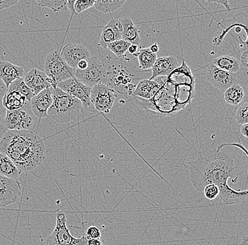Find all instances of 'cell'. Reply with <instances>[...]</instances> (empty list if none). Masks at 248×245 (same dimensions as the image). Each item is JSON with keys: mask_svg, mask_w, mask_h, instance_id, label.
<instances>
[{"mask_svg": "<svg viewBox=\"0 0 248 245\" xmlns=\"http://www.w3.org/2000/svg\"><path fill=\"white\" fill-rule=\"evenodd\" d=\"M0 152L7 155L21 172L28 173L44 161L46 146L33 131L6 130L0 139Z\"/></svg>", "mask_w": 248, "mask_h": 245, "instance_id": "cell-1", "label": "cell"}, {"mask_svg": "<svg viewBox=\"0 0 248 245\" xmlns=\"http://www.w3.org/2000/svg\"><path fill=\"white\" fill-rule=\"evenodd\" d=\"M190 180L195 190L202 192L209 184L218 189L228 185V180L235 176V169L232 157L220 150L199 151V157L188 163Z\"/></svg>", "mask_w": 248, "mask_h": 245, "instance_id": "cell-2", "label": "cell"}, {"mask_svg": "<svg viewBox=\"0 0 248 245\" xmlns=\"http://www.w3.org/2000/svg\"><path fill=\"white\" fill-rule=\"evenodd\" d=\"M52 104L48 110V118L60 125L72 122L81 109V103L57 87L52 88Z\"/></svg>", "mask_w": 248, "mask_h": 245, "instance_id": "cell-3", "label": "cell"}, {"mask_svg": "<svg viewBox=\"0 0 248 245\" xmlns=\"http://www.w3.org/2000/svg\"><path fill=\"white\" fill-rule=\"evenodd\" d=\"M74 77L82 83L93 88L97 84L108 86V76L105 63L97 57L91 56L88 60V66L83 70L77 69Z\"/></svg>", "mask_w": 248, "mask_h": 245, "instance_id": "cell-4", "label": "cell"}, {"mask_svg": "<svg viewBox=\"0 0 248 245\" xmlns=\"http://www.w3.org/2000/svg\"><path fill=\"white\" fill-rule=\"evenodd\" d=\"M66 222V214L62 212L57 213L55 227L46 237V245H86L88 239L85 235L80 237L73 236Z\"/></svg>", "mask_w": 248, "mask_h": 245, "instance_id": "cell-5", "label": "cell"}, {"mask_svg": "<svg viewBox=\"0 0 248 245\" xmlns=\"http://www.w3.org/2000/svg\"><path fill=\"white\" fill-rule=\"evenodd\" d=\"M44 72L48 78L58 83L74 78L75 71L63 61L58 50H54L46 56Z\"/></svg>", "mask_w": 248, "mask_h": 245, "instance_id": "cell-6", "label": "cell"}, {"mask_svg": "<svg viewBox=\"0 0 248 245\" xmlns=\"http://www.w3.org/2000/svg\"><path fill=\"white\" fill-rule=\"evenodd\" d=\"M57 88L73 96L81 103L82 107L88 111H96L91 101L92 88L88 87L78 81L75 77L57 83Z\"/></svg>", "mask_w": 248, "mask_h": 245, "instance_id": "cell-7", "label": "cell"}, {"mask_svg": "<svg viewBox=\"0 0 248 245\" xmlns=\"http://www.w3.org/2000/svg\"><path fill=\"white\" fill-rule=\"evenodd\" d=\"M26 106L16 111H6L5 116L2 121L3 126L6 130L32 131L34 127L33 117Z\"/></svg>", "mask_w": 248, "mask_h": 245, "instance_id": "cell-8", "label": "cell"}, {"mask_svg": "<svg viewBox=\"0 0 248 245\" xmlns=\"http://www.w3.org/2000/svg\"><path fill=\"white\" fill-rule=\"evenodd\" d=\"M116 98L112 88L105 84L93 86L91 93V101L95 111L108 114L111 111Z\"/></svg>", "mask_w": 248, "mask_h": 245, "instance_id": "cell-9", "label": "cell"}, {"mask_svg": "<svg viewBox=\"0 0 248 245\" xmlns=\"http://www.w3.org/2000/svg\"><path fill=\"white\" fill-rule=\"evenodd\" d=\"M206 75L209 83L221 92H225L232 85L238 83L237 74L221 70L212 64L207 66Z\"/></svg>", "mask_w": 248, "mask_h": 245, "instance_id": "cell-10", "label": "cell"}, {"mask_svg": "<svg viewBox=\"0 0 248 245\" xmlns=\"http://www.w3.org/2000/svg\"><path fill=\"white\" fill-rule=\"evenodd\" d=\"M23 81L28 87L32 91L34 96L46 88H56L57 86V82L48 78L44 71L35 68L26 74L23 77Z\"/></svg>", "mask_w": 248, "mask_h": 245, "instance_id": "cell-11", "label": "cell"}, {"mask_svg": "<svg viewBox=\"0 0 248 245\" xmlns=\"http://www.w3.org/2000/svg\"><path fill=\"white\" fill-rule=\"evenodd\" d=\"M21 195V184L18 180L0 175V209L16 202Z\"/></svg>", "mask_w": 248, "mask_h": 245, "instance_id": "cell-12", "label": "cell"}, {"mask_svg": "<svg viewBox=\"0 0 248 245\" xmlns=\"http://www.w3.org/2000/svg\"><path fill=\"white\" fill-rule=\"evenodd\" d=\"M60 54L63 61L74 71L77 70L78 64L80 61L88 60L91 57L88 49L83 45L77 43L66 45Z\"/></svg>", "mask_w": 248, "mask_h": 245, "instance_id": "cell-13", "label": "cell"}, {"mask_svg": "<svg viewBox=\"0 0 248 245\" xmlns=\"http://www.w3.org/2000/svg\"><path fill=\"white\" fill-rule=\"evenodd\" d=\"M29 103L31 112L37 118L48 117V110L52 104V88H46L34 96Z\"/></svg>", "mask_w": 248, "mask_h": 245, "instance_id": "cell-14", "label": "cell"}, {"mask_svg": "<svg viewBox=\"0 0 248 245\" xmlns=\"http://www.w3.org/2000/svg\"><path fill=\"white\" fill-rule=\"evenodd\" d=\"M122 33L123 29L120 19L111 18L102 29L98 46L104 49H107L110 43L116 40H122Z\"/></svg>", "mask_w": 248, "mask_h": 245, "instance_id": "cell-15", "label": "cell"}, {"mask_svg": "<svg viewBox=\"0 0 248 245\" xmlns=\"http://www.w3.org/2000/svg\"><path fill=\"white\" fill-rule=\"evenodd\" d=\"M177 59L174 56L157 57L152 67V76L150 80H154L157 77H169L178 67Z\"/></svg>", "mask_w": 248, "mask_h": 245, "instance_id": "cell-16", "label": "cell"}, {"mask_svg": "<svg viewBox=\"0 0 248 245\" xmlns=\"http://www.w3.org/2000/svg\"><path fill=\"white\" fill-rule=\"evenodd\" d=\"M26 75L24 69L7 61H0V79L8 88L16 79L23 78Z\"/></svg>", "mask_w": 248, "mask_h": 245, "instance_id": "cell-17", "label": "cell"}, {"mask_svg": "<svg viewBox=\"0 0 248 245\" xmlns=\"http://www.w3.org/2000/svg\"><path fill=\"white\" fill-rule=\"evenodd\" d=\"M161 87L162 84L156 79H142L136 85L131 96L133 97L142 98L146 100H151L157 94Z\"/></svg>", "mask_w": 248, "mask_h": 245, "instance_id": "cell-18", "label": "cell"}, {"mask_svg": "<svg viewBox=\"0 0 248 245\" xmlns=\"http://www.w3.org/2000/svg\"><path fill=\"white\" fill-rule=\"evenodd\" d=\"M29 103L26 98L17 91H7L2 99V105L6 111L21 109Z\"/></svg>", "mask_w": 248, "mask_h": 245, "instance_id": "cell-19", "label": "cell"}, {"mask_svg": "<svg viewBox=\"0 0 248 245\" xmlns=\"http://www.w3.org/2000/svg\"><path fill=\"white\" fill-rule=\"evenodd\" d=\"M248 191L232 190L229 184L219 189V196L226 204H235L247 201Z\"/></svg>", "mask_w": 248, "mask_h": 245, "instance_id": "cell-20", "label": "cell"}, {"mask_svg": "<svg viewBox=\"0 0 248 245\" xmlns=\"http://www.w3.org/2000/svg\"><path fill=\"white\" fill-rule=\"evenodd\" d=\"M123 29L122 39L129 42L131 45L139 46L141 43V38L140 37L139 29L135 26L133 21L129 18H122L120 19Z\"/></svg>", "mask_w": 248, "mask_h": 245, "instance_id": "cell-21", "label": "cell"}, {"mask_svg": "<svg viewBox=\"0 0 248 245\" xmlns=\"http://www.w3.org/2000/svg\"><path fill=\"white\" fill-rule=\"evenodd\" d=\"M22 172L7 155L0 152V175L9 179L18 180Z\"/></svg>", "mask_w": 248, "mask_h": 245, "instance_id": "cell-22", "label": "cell"}, {"mask_svg": "<svg viewBox=\"0 0 248 245\" xmlns=\"http://www.w3.org/2000/svg\"><path fill=\"white\" fill-rule=\"evenodd\" d=\"M214 66L227 72L237 74L240 71V66L238 59L232 55H223L212 60Z\"/></svg>", "mask_w": 248, "mask_h": 245, "instance_id": "cell-23", "label": "cell"}, {"mask_svg": "<svg viewBox=\"0 0 248 245\" xmlns=\"http://www.w3.org/2000/svg\"><path fill=\"white\" fill-rule=\"evenodd\" d=\"M246 98L244 89L238 83L232 85L224 92V99L226 103L232 106H237L242 103Z\"/></svg>", "mask_w": 248, "mask_h": 245, "instance_id": "cell-24", "label": "cell"}, {"mask_svg": "<svg viewBox=\"0 0 248 245\" xmlns=\"http://www.w3.org/2000/svg\"><path fill=\"white\" fill-rule=\"evenodd\" d=\"M134 56L139 60L140 68L143 70L152 69L157 59L156 54L151 52L148 48H142Z\"/></svg>", "mask_w": 248, "mask_h": 245, "instance_id": "cell-25", "label": "cell"}, {"mask_svg": "<svg viewBox=\"0 0 248 245\" xmlns=\"http://www.w3.org/2000/svg\"><path fill=\"white\" fill-rule=\"evenodd\" d=\"M125 2V0H97L94 2V7L102 13H111L119 10Z\"/></svg>", "mask_w": 248, "mask_h": 245, "instance_id": "cell-26", "label": "cell"}, {"mask_svg": "<svg viewBox=\"0 0 248 245\" xmlns=\"http://www.w3.org/2000/svg\"><path fill=\"white\" fill-rule=\"evenodd\" d=\"M17 91L22 94L27 99L28 101L30 103L31 99L34 96L33 93L30 88L28 87L27 85L23 81V78L16 79L15 82H12L9 87L7 88V91Z\"/></svg>", "mask_w": 248, "mask_h": 245, "instance_id": "cell-27", "label": "cell"}, {"mask_svg": "<svg viewBox=\"0 0 248 245\" xmlns=\"http://www.w3.org/2000/svg\"><path fill=\"white\" fill-rule=\"evenodd\" d=\"M37 3L40 7L52 9L55 12L68 10L67 0H38Z\"/></svg>", "mask_w": 248, "mask_h": 245, "instance_id": "cell-28", "label": "cell"}, {"mask_svg": "<svg viewBox=\"0 0 248 245\" xmlns=\"http://www.w3.org/2000/svg\"><path fill=\"white\" fill-rule=\"evenodd\" d=\"M131 43L125 40H119L113 42L108 45V49L118 57H122L128 52V48L131 46Z\"/></svg>", "mask_w": 248, "mask_h": 245, "instance_id": "cell-29", "label": "cell"}, {"mask_svg": "<svg viewBox=\"0 0 248 245\" xmlns=\"http://www.w3.org/2000/svg\"><path fill=\"white\" fill-rule=\"evenodd\" d=\"M248 103H241L238 107L235 114V119L237 123L240 125H245L248 123Z\"/></svg>", "mask_w": 248, "mask_h": 245, "instance_id": "cell-30", "label": "cell"}, {"mask_svg": "<svg viewBox=\"0 0 248 245\" xmlns=\"http://www.w3.org/2000/svg\"><path fill=\"white\" fill-rule=\"evenodd\" d=\"M95 1L93 0H77L74 4V10L76 15L82 13L87 9L94 7Z\"/></svg>", "mask_w": 248, "mask_h": 245, "instance_id": "cell-31", "label": "cell"}, {"mask_svg": "<svg viewBox=\"0 0 248 245\" xmlns=\"http://www.w3.org/2000/svg\"><path fill=\"white\" fill-rule=\"evenodd\" d=\"M248 46L247 43H245L244 46L241 48L240 50V55L239 58L238 59L240 66V70L245 71L246 74L248 72Z\"/></svg>", "mask_w": 248, "mask_h": 245, "instance_id": "cell-32", "label": "cell"}, {"mask_svg": "<svg viewBox=\"0 0 248 245\" xmlns=\"http://www.w3.org/2000/svg\"><path fill=\"white\" fill-rule=\"evenodd\" d=\"M202 192L204 196L211 201L216 199L219 196V189L215 184H209L206 186Z\"/></svg>", "mask_w": 248, "mask_h": 245, "instance_id": "cell-33", "label": "cell"}, {"mask_svg": "<svg viewBox=\"0 0 248 245\" xmlns=\"http://www.w3.org/2000/svg\"><path fill=\"white\" fill-rule=\"evenodd\" d=\"M7 88L6 87L4 83H3L2 81L0 79V118L4 119V116H5L6 110L4 109L2 105V99L4 96L7 93Z\"/></svg>", "mask_w": 248, "mask_h": 245, "instance_id": "cell-34", "label": "cell"}, {"mask_svg": "<svg viewBox=\"0 0 248 245\" xmlns=\"http://www.w3.org/2000/svg\"><path fill=\"white\" fill-rule=\"evenodd\" d=\"M88 240H91V239H100L102 236V233H101L100 229L96 226H90L88 229H87L85 235Z\"/></svg>", "mask_w": 248, "mask_h": 245, "instance_id": "cell-35", "label": "cell"}, {"mask_svg": "<svg viewBox=\"0 0 248 245\" xmlns=\"http://www.w3.org/2000/svg\"><path fill=\"white\" fill-rule=\"evenodd\" d=\"M18 2V0H0V10L9 8Z\"/></svg>", "mask_w": 248, "mask_h": 245, "instance_id": "cell-36", "label": "cell"}, {"mask_svg": "<svg viewBox=\"0 0 248 245\" xmlns=\"http://www.w3.org/2000/svg\"><path fill=\"white\" fill-rule=\"evenodd\" d=\"M209 3H216V4H221V5L224 6L225 8H226V10L230 11L231 7L229 5V1L227 0H223V1H208Z\"/></svg>", "mask_w": 248, "mask_h": 245, "instance_id": "cell-37", "label": "cell"}, {"mask_svg": "<svg viewBox=\"0 0 248 245\" xmlns=\"http://www.w3.org/2000/svg\"><path fill=\"white\" fill-rule=\"evenodd\" d=\"M89 59H88V60H89ZM88 60H84L80 61V63L78 64L77 69H79V70H83V69H85V68L88 66Z\"/></svg>", "mask_w": 248, "mask_h": 245, "instance_id": "cell-38", "label": "cell"}, {"mask_svg": "<svg viewBox=\"0 0 248 245\" xmlns=\"http://www.w3.org/2000/svg\"><path fill=\"white\" fill-rule=\"evenodd\" d=\"M86 245H102V242L101 239H91L88 240Z\"/></svg>", "mask_w": 248, "mask_h": 245, "instance_id": "cell-39", "label": "cell"}, {"mask_svg": "<svg viewBox=\"0 0 248 245\" xmlns=\"http://www.w3.org/2000/svg\"><path fill=\"white\" fill-rule=\"evenodd\" d=\"M139 52V46H135V45H131L129 48H128V52L131 55H135L137 54Z\"/></svg>", "mask_w": 248, "mask_h": 245, "instance_id": "cell-40", "label": "cell"}, {"mask_svg": "<svg viewBox=\"0 0 248 245\" xmlns=\"http://www.w3.org/2000/svg\"><path fill=\"white\" fill-rule=\"evenodd\" d=\"M248 124H245V125H242L241 127H240V134H241L242 136L246 137V139L248 138Z\"/></svg>", "mask_w": 248, "mask_h": 245, "instance_id": "cell-41", "label": "cell"}, {"mask_svg": "<svg viewBox=\"0 0 248 245\" xmlns=\"http://www.w3.org/2000/svg\"><path fill=\"white\" fill-rule=\"evenodd\" d=\"M75 1L74 0H67V7L68 9L71 12L73 15H76L75 12L74 10V4Z\"/></svg>", "mask_w": 248, "mask_h": 245, "instance_id": "cell-42", "label": "cell"}, {"mask_svg": "<svg viewBox=\"0 0 248 245\" xmlns=\"http://www.w3.org/2000/svg\"><path fill=\"white\" fill-rule=\"evenodd\" d=\"M148 48L151 52H153V53L155 54L157 53L159 50V46H158L157 43H154V44L150 45V47Z\"/></svg>", "mask_w": 248, "mask_h": 245, "instance_id": "cell-43", "label": "cell"}, {"mask_svg": "<svg viewBox=\"0 0 248 245\" xmlns=\"http://www.w3.org/2000/svg\"><path fill=\"white\" fill-rule=\"evenodd\" d=\"M2 121V119L0 118V139L6 131L5 128L3 126Z\"/></svg>", "mask_w": 248, "mask_h": 245, "instance_id": "cell-44", "label": "cell"}]
</instances>
